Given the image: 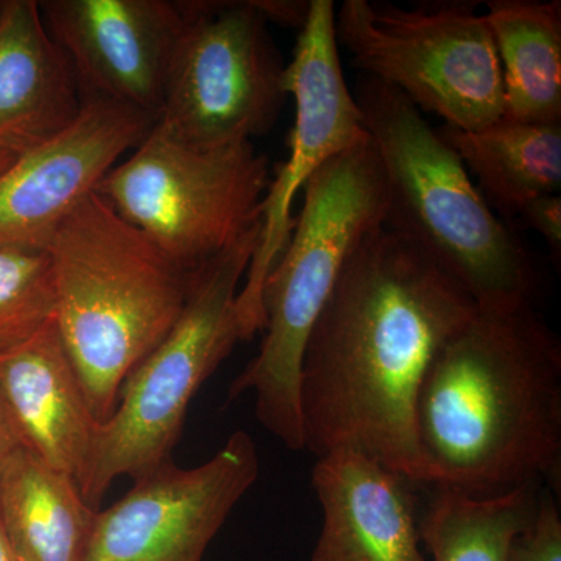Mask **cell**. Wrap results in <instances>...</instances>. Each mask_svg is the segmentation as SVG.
Returning <instances> with one entry per match:
<instances>
[{
    "mask_svg": "<svg viewBox=\"0 0 561 561\" xmlns=\"http://www.w3.org/2000/svg\"><path fill=\"white\" fill-rule=\"evenodd\" d=\"M478 312L463 287L387 230L343 265L302 353L305 449L356 451L420 486L413 405L446 341Z\"/></svg>",
    "mask_w": 561,
    "mask_h": 561,
    "instance_id": "6da1fadb",
    "label": "cell"
},
{
    "mask_svg": "<svg viewBox=\"0 0 561 561\" xmlns=\"http://www.w3.org/2000/svg\"><path fill=\"white\" fill-rule=\"evenodd\" d=\"M420 486L494 497L559 481L561 345L534 305L481 309L446 341L413 405Z\"/></svg>",
    "mask_w": 561,
    "mask_h": 561,
    "instance_id": "7a4b0ae2",
    "label": "cell"
},
{
    "mask_svg": "<svg viewBox=\"0 0 561 561\" xmlns=\"http://www.w3.org/2000/svg\"><path fill=\"white\" fill-rule=\"evenodd\" d=\"M55 323L99 423L180 319L194 276L101 195H88L47 245Z\"/></svg>",
    "mask_w": 561,
    "mask_h": 561,
    "instance_id": "3957f363",
    "label": "cell"
},
{
    "mask_svg": "<svg viewBox=\"0 0 561 561\" xmlns=\"http://www.w3.org/2000/svg\"><path fill=\"white\" fill-rule=\"evenodd\" d=\"M381 160L383 227L468 291L478 308L534 305L538 273L437 128L400 91L362 77L353 92Z\"/></svg>",
    "mask_w": 561,
    "mask_h": 561,
    "instance_id": "277c9868",
    "label": "cell"
},
{
    "mask_svg": "<svg viewBox=\"0 0 561 561\" xmlns=\"http://www.w3.org/2000/svg\"><path fill=\"white\" fill-rule=\"evenodd\" d=\"M300 216L262 289L264 341L232 381L230 400L253 391L257 421L291 451L305 449L302 353L351 253L386 224L387 186L370 136L332 158L306 184Z\"/></svg>",
    "mask_w": 561,
    "mask_h": 561,
    "instance_id": "5b68a950",
    "label": "cell"
},
{
    "mask_svg": "<svg viewBox=\"0 0 561 561\" xmlns=\"http://www.w3.org/2000/svg\"><path fill=\"white\" fill-rule=\"evenodd\" d=\"M260 232L261 220L198 268L180 319L125 379L79 482L94 511L114 479L135 481L172 461L191 401L241 341L236 302Z\"/></svg>",
    "mask_w": 561,
    "mask_h": 561,
    "instance_id": "8992f818",
    "label": "cell"
},
{
    "mask_svg": "<svg viewBox=\"0 0 561 561\" xmlns=\"http://www.w3.org/2000/svg\"><path fill=\"white\" fill-rule=\"evenodd\" d=\"M478 2L391 3L345 0L335 10V38L364 77L394 88L420 111L456 130L502 119L500 58Z\"/></svg>",
    "mask_w": 561,
    "mask_h": 561,
    "instance_id": "52a82bcc",
    "label": "cell"
},
{
    "mask_svg": "<svg viewBox=\"0 0 561 561\" xmlns=\"http://www.w3.org/2000/svg\"><path fill=\"white\" fill-rule=\"evenodd\" d=\"M271 179L268 158L250 140L203 149L154 122L94 192L184 268L197 272L261 220Z\"/></svg>",
    "mask_w": 561,
    "mask_h": 561,
    "instance_id": "ba28073f",
    "label": "cell"
},
{
    "mask_svg": "<svg viewBox=\"0 0 561 561\" xmlns=\"http://www.w3.org/2000/svg\"><path fill=\"white\" fill-rule=\"evenodd\" d=\"M260 0L187 2L157 122L203 149L272 130L286 103V65Z\"/></svg>",
    "mask_w": 561,
    "mask_h": 561,
    "instance_id": "9c48e42d",
    "label": "cell"
},
{
    "mask_svg": "<svg viewBox=\"0 0 561 561\" xmlns=\"http://www.w3.org/2000/svg\"><path fill=\"white\" fill-rule=\"evenodd\" d=\"M335 10L332 0L309 2L294 58L286 65L284 83L297 111L290 154L271 179L261 203L260 239L236 302L241 341H250L264 328L262 289L294 231L295 197L332 158L368 138L359 105L343 76Z\"/></svg>",
    "mask_w": 561,
    "mask_h": 561,
    "instance_id": "30bf717a",
    "label": "cell"
},
{
    "mask_svg": "<svg viewBox=\"0 0 561 561\" xmlns=\"http://www.w3.org/2000/svg\"><path fill=\"white\" fill-rule=\"evenodd\" d=\"M257 476L256 445L243 431L201 467L169 461L98 512L84 561H202Z\"/></svg>",
    "mask_w": 561,
    "mask_h": 561,
    "instance_id": "8fae6325",
    "label": "cell"
},
{
    "mask_svg": "<svg viewBox=\"0 0 561 561\" xmlns=\"http://www.w3.org/2000/svg\"><path fill=\"white\" fill-rule=\"evenodd\" d=\"M153 125L147 111L84 99L65 131L0 173V247L46 250L69 214Z\"/></svg>",
    "mask_w": 561,
    "mask_h": 561,
    "instance_id": "7c38bea8",
    "label": "cell"
},
{
    "mask_svg": "<svg viewBox=\"0 0 561 561\" xmlns=\"http://www.w3.org/2000/svg\"><path fill=\"white\" fill-rule=\"evenodd\" d=\"M39 10L72 61L83 101L105 99L157 119L187 2L46 0Z\"/></svg>",
    "mask_w": 561,
    "mask_h": 561,
    "instance_id": "4fadbf2b",
    "label": "cell"
},
{
    "mask_svg": "<svg viewBox=\"0 0 561 561\" xmlns=\"http://www.w3.org/2000/svg\"><path fill=\"white\" fill-rule=\"evenodd\" d=\"M312 486L323 527L311 561H430L421 551L416 486L356 451L317 459Z\"/></svg>",
    "mask_w": 561,
    "mask_h": 561,
    "instance_id": "5bb4252c",
    "label": "cell"
},
{
    "mask_svg": "<svg viewBox=\"0 0 561 561\" xmlns=\"http://www.w3.org/2000/svg\"><path fill=\"white\" fill-rule=\"evenodd\" d=\"M0 394L22 445L79 483L101 423L55 319L21 345L0 353Z\"/></svg>",
    "mask_w": 561,
    "mask_h": 561,
    "instance_id": "9a60e30c",
    "label": "cell"
},
{
    "mask_svg": "<svg viewBox=\"0 0 561 561\" xmlns=\"http://www.w3.org/2000/svg\"><path fill=\"white\" fill-rule=\"evenodd\" d=\"M83 106L68 54L35 0L0 2V151L20 157L60 135Z\"/></svg>",
    "mask_w": 561,
    "mask_h": 561,
    "instance_id": "2e32d148",
    "label": "cell"
},
{
    "mask_svg": "<svg viewBox=\"0 0 561 561\" xmlns=\"http://www.w3.org/2000/svg\"><path fill=\"white\" fill-rule=\"evenodd\" d=\"M98 512L72 476L25 446L0 459V519L24 561H84Z\"/></svg>",
    "mask_w": 561,
    "mask_h": 561,
    "instance_id": "e0dca14e",
    "label": "cell"
},
{
    "mask_svg": "<svg viewBox=\"0 0 561 561\" xmlns=\"http://www.w3.org/2000/svg\"><path fill=\"white\" fill-rule=\"evenodd\" d=\"M483 16L500 58L502 119L561 125L560 0H493Z\"/></svg>",
    "mask_w": 561,
    "mask_h": 561,
    "instance_id": "ac0fdd59",
    "label": "cell"
},
{
    "mask_svg": "<svg viewBox=\"0 0 561 561\" xmlns=\"http://www.w3.org/2000/svg\"><path fill=\"white\" fill-rule=\"evenodd\" d=\"M437 130L501 216L518 217L535 198L560 194L561 125L500 119L476 131Z\"/></svg>",
    "mask_w": 561,
    "mask_h": 561,
    "instance_id": "d6986e66",
    "label": "cell"
},
{
    "mask_svg": "<svg viewBox=\"0 0 561 561\" xmlns=\"http://www.w3.org/2000/svg\"><path fill=\"white\" fill-rule=\"evenodd\" d=\"M542 486L531 483L494 497L426 489L431 497L419 526L430 561H508L516 535L534 519Z\"/></svg>",
    "mask_w": 561,
    "mask_h": 561,
    "instance_id": "ffe728a7",
    "label": "cell"
},
{
    "mask_svg": "<svg viewBox=\"0 0 561 561\" xmlns=\"http://www.w3.org/2000/svg\"><path fill=\"white\" fill-rule=\"evenodd\" d=\"M54 316L47 250L0 247V353L31 339Z\"/></svg>",
    "mask_w": 561,
    "mask_h": 561,
    "instance_id": "44dd1931",
    "label": "cell"
},
{
    "mask_svg": "<svg viewBox=\"0 0 561 561\" xmlns=\"http://www.w3.org/2000/svg\"><path fill=\"white\" fill-rule=\"evenodd\" d=\"M508 561H561L560 511L549 486H542L529 526L513 540Z\"/></svg>",
    "mask_w": 561,
    "mask_h": 561,
    "instance_id": "7402d4cb",
    "label": "cell"
},
{
    "mask_svg": "<svg viewBox=\"0 0 561 561\" xmlns=\"http://www.w3.org/2000/svg\"><path fill=\"white\" fill-rule=\"evenodd\" d=\"M524 224L537 231L548 243L553 261L561 257V197L560 194L542 195L524 206L519 216Z\"/></svg>",
    "mask_w": 561,
    "mask_h": 561,
    "instance_id": "603a6c76",
    "label": "cell"
},
{
    "mask_svg": "<svg viewBox=\"0 0 561 561\" xmlns=\"http://www.w3.org/2000/svg\"><path fill=\"white\" fill-rule=\"evenodd\" d=\"M18 446H24L22 445L20 431H18L16 423H14L5 401L0 394V459Z\"/></svg>",
    "mask_w": 561,
    "mask_h": 561,
    "instance_id": "cb8c5ba5",
    "label": "cell"
},
{
    "mask_svg": "<svg viewBox=\"0 0 561 561\" xmlns=\"http://www.w3.org/2000/svg\"><path fill=\"white\" fill-rule=\"evenodd\" d=\"M0 561H24L21 559L20 553L14 549L5 527H3L2 519H0Z\"/></svg>",
    "mask_w": 561,
    "mask_h": 561,
    "instance_id": "d4e9b609",
    "label": "cell"
},
{
    "mask_svg": "<svg viewBox=\"0 0 561 561\" xmlns=\"http://www.w3.org/2000/svg\"><path fill=\"white\" fill-rule=\"evenodd\" d=\"M16 157H11V154L5 153V151H0V173L7 171L11 164H13Z\"/></svg>",
    "mask_w": 561,
    "mask_h": 561,
    "instance_id": "484cf974",
    "label": "cell"
}]
</instances>
